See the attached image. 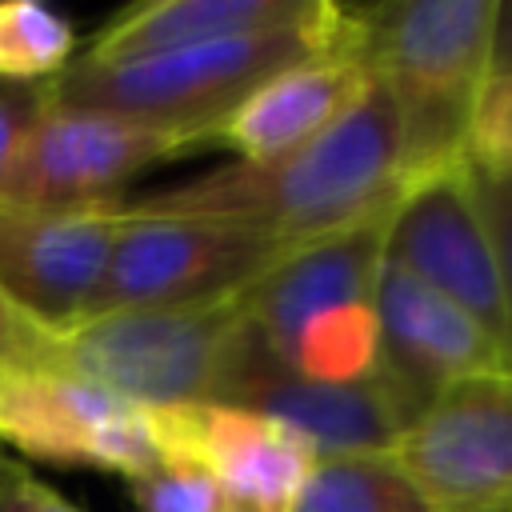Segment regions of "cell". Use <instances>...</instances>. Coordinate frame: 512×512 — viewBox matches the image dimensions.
<instances>
[{
    "instance_id": "11",
    "label": "cell",
    "mask_w": 512,
    "mask_h": 512,
    "mask_svg": "<svg viewBox=\"0 0 512 512\" xmlns=\"http://www.w3.org/2000/svg\"><path fill=\"white\" fill-rule=\"evenodd\" d=\"M384 256L460 304L504 344V292L468 160L408 188L388 220Z\"/></svg>"
},
{
    "instance_id": "25",
    "label": "cell",
    "mask_w": 512,
    "mask_h": 512,
    "mask_svg": "<svg viewBox=\"0 0 512 512\" xmlns=\"http://www.w3.org/2000/svg\"><path fill=\"white\" fill-rule=\"evenodd\" d=\"M44 332H36L28 320H20L4 300H0V368L12 360H28L40 352Z\"/></svg>"
},
{
    "instance_id": "12",
    "label": "cell",
    "mask_w": 512,
    "mask_h": 512,
    "mask_svg": "<svg viewBox=\"0 0 512 512\" xmlns=\"http://www.w3.org/2000/svg\"><path fill=\"white\" fill-rule=\"evenodd\" d=\"M116 240L108 208L52 212L0 200V300L44 336L88 316Z\"/></svg>"
},
{
    "instance_id": "24",
    "label": "cell",
    "mask_w": 512,
    "mask_h": 512,
    "mask_svg": "<svg viewBox=\"0 0 512 512\" xmlns=\"http://www.w3.org/2000/svg\"><path fill=\"white\" fill-rule=\"evenodd\" d=\"M0 512H80L64 492L36 480L24 464L0 456Z\"/></svg>"
},
{
    "instance_id": "8",
    "label": "cell",
    "mask_w": 512,
    "mask_h": 512,
    "mask_svg": "<svg viewBox=\"0 0 512 512\" xmlns=\"http://www.w3.org/2000/svg\"><path fill=\"white\" fill-rule=\"evenodd\" d=\"M216 404L260 412L284 428H292L320 456H352V452H392L416 412L404 396L372 372L360 384H320L292 372L252 328L244 324Z\"/></svg>"
},
{
    "instance_id": "3",
    "label": "cell",
    "mask_w": 512,
    "mask_h": 512,
    "mask_svg": "<svg viewBox=\"0 0 512 512\" xmlns=\"http://www.w3.org/2000/svg\"><path fill=\"white\" fill-rule=\"evenodd\" d=\"M496 8V0L360 8V64L396 104L408 188L464 164L472 108L492 72Z\"/></svg>"
},
{
    "instance_id": "13",
    "label": "cell",
    "mask_w": 512,
    "mask_h": 512,
    "mask_svg": "<svg viewBox=\"0 0 512 512\" xmlns=\"http://www.w3.org/2000/svg\"><path fill=\"white\" fill-rule=\"evenodd\" d=\"M372 308L380 324L376 372L404 396L416 416L456 380L512 372L504 344L488 328H480L460 304L388 256L376 276Z\"/></svg>"
},
{
    "instance_id": "23",
    "label": "cell",
    "mask_w": 512,
    "mask_h": 512,
    "mask_svg": "<svg viewBox=\"0 0 512 512\" xmlns=\"http://www.w3.org/2000/svg\"><path fill=\"white\" fill-rule=\"evenodd\" d=\"M48 104H52V80H44V84H4L0 80V184Z\"/></svg>"
},
{
    "instance_id": "7",
    "label": "cell",
    "mask_w": 512,
    "mask_h": 512,
    "mask_svg": "<svg viewBox=\"0 0 512 512\" xmlns=\"http://www.w3.org/2000/svg\"><path fill=\"white\" fill-rule=\"evenodd\" d=\"M0 444L64 468H104L124 480L156 468L144 408L40 360L0 368Z\"/></svg>"
},
{
    "instance_id": "5",
    "label": "cell",
    "mask_w": 512,
    "mask_h": 512,
    "mask_svg": "<svg viewBox=\"0 0 512 512\" xmlns=\"http://www.w3.org/2000/svg\"><path fill=\"white\" fill-rule=\"evenodd\" d=\"M208 144L212 140L200 128L64 108L52 96L44 116L32 124L16 164L8 168L0 200L52 212L112 208L124 200L120 188L136 172Z\"/></svg>"
},
{
    "instance_id": "21",
    "label": "cell",
    "mask_w": 512,
    "mask_h": 512,
    "mask_svg": "<svg viewBox=\"0 0 512 512\" xmlns=\"http://www.w3.org/2000/svg\"><path fill=\"white\" fill-rule=\"evenodd\" d=\"M464 160L480 172H512V76L484 80L472 108Z\"/></svg>"
},
{
    "instance_id": "18",
    "label": "cell",
    "mask_w": 512,
    "mask_h": 512,
    "mask_svg": "<svg viewBox=\"0 0 512 512\" xmlns=\"http://www.w3.org/2000/svg\"><path fill=\"white\" fill-rule=\"evenodd\" d=\"M284 364L300 372L304 380H320V384L368 380L380 364V324H376L372 300L336 304L312 316L296 332Z\"/></svg>"
},
{
    "instance_id": "6",
    "label": "cell",
    "mask_w": 512,
    "mask_h": 512,
    "mask_svg": "<svg viewBox=\"0 0 512 512\" xmlns=\"http://www.w3.org/2000/svg\"><path fill=\"white\" fill-rule=\"evenodd\" d=\"M288 248L292 244H280L264 232L216 220L116 216L112 256L88 316L236 296L260 280Z\"/></svg>"
},
{
    "instance_id": "9",
    "label": "cell",
    "mask_w": 512,
    "mask_h": 512,
    "mask_svg": "<svg viewBox=\"0 0 512 512\" xmlns=\"http://www.w3.org/2000/svg\"><path fill=\"white\" fill-rule=\"evenodd\" d=\"M392 452L440 512H512V372L456 380Z\"/></svg>"
},
{
    "instance_id": "14",
    "label": "cell",
    "mask_w": 512,
    "mask_h": 512,
    "mask_svg": "<svg viewBox=\"0 0 512 512\" xmlns=\"http://www.w3.org/2000/svg\"><path fill=\"white\" fill-rule=\"evenodd\" d=\"M384 240H388V220L336 232L324 240L292 244L260 280L244 288V312L260 332V340L284 360L296 332L312 316L336 304L372 300L384 264Z\"/></svg>"
},
{
    "instance_id": "17",
    "label": "cell",
    "mask_w": 512,
    "mask_h": 512,
    "mask_svg": "<svg viewBox=\"0 0 512 512\" xmlns=\"http://www.w3.org/2000/svg\"><path fill=\"white\" fill-rule=\"evenodd\" d=\"M292 512H440L396 452L320 456Z\"/></svg>"
},
{
    "instance_id": "16",
    "label": "cell",
    "mask_w": 512,
    "mask_h": 512,
    "mask_svg": "<svg viewBox=\"0 0 512 512\" xmlns=\"http://www.w3.org/2000/svg\"><path fill=\"white\" fill-rule=\"evenodd\" d=\"M320 12V0H152L116 12L88 52L84 64H124L156 52L268 36L308 28Z\"/></svg>"
},
{
    "instance_id": "4",
    "label": "cell",
    "mask_w": 512,
    "mask_h": 512,
    "mask_svg": "<svg viewBox=\"0 0 512 512\" xmlns=\"http://www.w3.org/2000/svg\"><path fill=\"white\" fill-rule=\"evenodd\" d=\"M244 324V292L204 304L104 312L44 336L36 356L136 408L216 404Z\"/></svg>"
},
{
    "instance_id": "26",
    "label": "cell",
    "mask_w": 512,
    "mask_h": 512,
    "mask_svg": "<svg viewBox=\"0 0 512 512\" xmlns=\"http://www.w3.org/2000/svg\"><path fill=\"white\" fill-rule=\"evenodd\" d=\"M488 76H512V0L496 8V28H492V72Z\"/></svg>"
},
{
    "instance_id": "1",
    "label": "cell",
    "mask_w": 512,
    "mask_h": 512,
    "mask_svg": "<svg viewBox=\"0 0 512 512\" xmlns=\"http://www.w3.org/2000/svg\"><path fill=\"white\" fill-rule=\"evenodd\" d=\"M408 196L400 116L380 80L304 148L248 164L232 160L200 176L116 200V216H180L264 232L280 244H308L364 224L392 220Z\"/></svg>"
},
{
    "instance_id": "19",
    "label": "cell",
    "mask_w": 512,
    "mask_h": 512,
    "mask_svg": "<svg viewBox=\"0 0 512 512\" xmlns=\"http://www.w3.org/2000/svg\"><path fill=\"white\" fill-rule=\"evenodd\" d=\"M76 52V24L36 0L0 4V80L44 84L56 80Z\"/></svg>"
},
{
    "instance_id": "15",
    "label": "cell",
    "mask_w": 512,
    "mask_h": 512,
    "mask_svg": "<svg viewBox=\"0 0 512 512\" xmlns=\"http://www.w3.org/2000/svg\"><path fill=\"white\" fill-rule=\"evenodd\" d=\"M368 84L372 72L356 60L292 64L256 84L232 112H224L212 124V144L248 164L280 160L336 124Z\"/></svg>"
},
{
    "instance_id": "10",
    "label": "cell",
    "mask_w": 512,
    "mask_h": 512,
    "mask_svg": "<svg viewBox=\"0 0 512 512\" xmlns=\"http://www.w3.org/2000/svg\"><path fill=\"white\" fill-rule=\"evenodd\" d=\"M156 464H200L228 512H292L316 452L284 424L232 404L144 408Z\"/></svg>"
},
{
    "instance_id": "2",
    "label": "cell",
    "mask_w": 512,
    "mask_h": 512,
    "mask_svg": "<svg viewBox=\"0 0 512 512\" xmlns=\"http://www.w3.org/2000/svg\"><path fill=\"white\" fill-rule=\"evenodd\" d=\"M304 60L360 64V8L320 0L316 20L292 32L216 40L124 64L72 60L52 80V96L64 108L200 128L212 140V124L224 112H232L256 84Z\"/></svg>"
},
{
    "instance_id": "20",
    "label": "cell",
    "mask_w": 512,
    "mask_h": 512,
    "mask_svg": "<svg viewBox=\"0 0 512 512\" xmlns=\"http://www.w3.org/2000/svg\"><path fill=\"white\" fill-rule=\"evenodd\" d=\"M136 512H228V500L212 472L200 464H156L128 480Z\"/></svg>"
},
{
    "instance_id": "22",
    "label": "cell",
    "mask_w": 512,
    "mask_h": 512,
    "mask_svg": "<svg viewBox=\"0 0 512 512\" xmlns=\"http://www.w3.org/2000/svg\"><path fill=\"white\" fill-rule=\"evenodd\" d=\"M472 184H476V200H480L492 252H496V272H500V292H504V352L512 368V172L472 168Z\"/></svg>"
}]
</instances>
